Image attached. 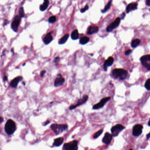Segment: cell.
<instances>
[{
	"instance_id": "4316f807",
	"label": "cell",
	"mask_w": 150,
	"mask_h": 150,
	"mask_svg": "<svg viewBox=\"0 0 150 150\" xmlns=\"http://www.w3.org/2000/svg\"><path fill=\"white\" fill-rule=\"evenodd\" d=\"M103 132V129H100L97 132L94 134L93 138L94 139H97L99 137V136L101 134H102Z\"/></svg>"
},
{
	"instance_id": "9a60e30c",
	"label": "cell",
	"mask_w": 150,
	"mask_h": 150,
	"mask_svg": "<svg viewBox=\"0 0 150 150\" xmlns=\"http://www.w3.org/2000/svg\"><path fill=\"white\" fill-rule=\"evenodd\" d=\"M23 78L21 76H19L14 78L10 82V86L12 88H16L18 83L22 80Z\"/></svg>"
},
{
	"instance_id": "ba28073f",
	"label": "cell",
	"mask_w": 150,
	"mask_h": 150,
	"mask_svg": "<svg viewBox=\"0 0 150 150\" xmlns=\"http://www.w3.org/2000/svg\"><path fill=\"white\" fill-rule=\"evenodd\" d=\"M88 97L87 95H84L81 98L78 99V102H77V104H76L72 105L70 106L69 107V109L70 110H74L78 106L84 104L85 103H86V102H87V101L88 99Z\"/></svg>"
},
{
	"instance_id": "d6a6232c",
	"label": "cell",
	"mask_w": 150,
	"mask_h": 150,
	"mask_svg": "<svg viewBox=\"0 0 150 150\" xmlns=\"http://www.w3.org/2000/svg\"><path fill=\"white\" fill-rule=\"evenodd\" d=\"M46 70H44L43 71H42L41 73H40V76H41V77H43V76L44 75L46 74Z\"/></svg>"
},
{
	"instance_id": "484cf974",
	"label": "cell",
	"mask_w": 150,
	"mask_h": 150,
	"mask_svg": "<svg viewBox=\"0 0 150 150\" xmlns=\"http://www.w3.org/2000/svg\"><path fill=\"white\" fill-rule=\"evenodd\" d=\"M25 12H24V9L23 7H20L19 9V16L21 18L25 17Z\"/></svg>"
},
{
	"instance_id": "9c48e42d",
	"label": "cell",
	"mask_w": 150,
	"mask_h": 150,
	"mask_svg": "<svg viewBox=\"0 0 150 150\" xmlns=\"http://www.w3.org/2000/svg\"><path fill=\"white\" fill-rule=\"evenodd\" d=\"M143 126L140 124L135 125L133 129L132 134L134 137H139L142 134Z\"/></svg>"
},
{
	"instance_id": "1f68e13d",
	"label": "cell",
	"mask_w": 150,
	"mask_h": 150,
	"mask_svg": "<svg viewBox=\"0 0 150 150\" xmlns=\"http://www.w3.org/2000/svg\"><path fill=\"white\" fill-rule=\"evenodd\" d=\"M60 60V58L59 57H57L56 58H55L54 59V62H55V63H58L59 62V61Z\"/></svg>"
},
{
	"instance_id": "277c9868",
	"label": "cell",
	"mask_w": 150,
	"mask_h": 150,
	"mask_svg": "<svg viewBox=\"0 0 150 150\" xmlns=\"http://www.w3.org/2000/svg\"><path fill=\"white\" fill-rule=\"evenodd\" d=\"M125 128V127L121 124H117L115 126H113L111 129V132L113 137H117Z\"/></svg>"
},
{
	"instance_id": "2e32d148",
	"label": "cell",
	"mask_w": 150,
	"mask_h": 150,
	"mask_svg": "<svg viewBox=\"0 0 150 150\" xmlns=\"http://www.w3.org/2000/svg\"><path fill=\"white\" fill-rule=\"evenodd\" d=\"M53 40V37L51 35V33H48L43 39V42L46 45H48Z\"/></svg>"
},
{
	"instance_id": "74e56055",
	"label": "cell",
	"mask_w": 150,
	"mask_h": 150,
	"mask_svg": "<svg viewBox=\"0 0 150 150\" xmlns=\"http://www.w3.org/2000/svg\"><path fill=\"white\" fill-rule=\"evenodd\" d=\"M150 138V133H148L147 135V140H148Z\"/></svg>"
},
{
	"instance_id": "836d02e7",
	"label": "cell",
	"mask_w": 150,
	"mask_h": 150,
	"mask_svg": "<svg viewBox=\"0 0 150 150\" xmlns=\"http://www.w3.org/2000/svg\"><path fill=\"white\" fill-rule=\"evenodd\" d=\"M125 16H126V14L124 12H123V13L121 15V19H124V18L125 17Z\"/></svg>"
},
{
	"instance_id": "5b68a950",
	"label": "cell",
	"mask_w": 150,
	"mask_h": 150,
	"mask_svg": "<svg viewBox=\"0 0 150 150\" xmlns=\"http://www.w3.org/2000/svg\"><path fill=\"white\" fill-rule=\"evenodd\" d=\"M78 141L74 140L71 142L65 144L63 146V149L65 150H76L78 149Z\"/></svg>"
},
{
	"instance_id": "f1b7e54d",
	"label": "cell",
	"mask_w": 150,
	"mask_h": 150,
	"mask_svg": "<svg viewBox=\"0 0 150 150\" xmlns=\"http://www.w3.org/2000/svg\"><path fill=\"white\" fill-rule=\"evenodd\" d=\"M56 17L55 16H51L49 19H48V22L49 23H55V22L56 21Z\"/></svg>"
},
{
	"instance_id": "d590c367",
	"label": "cell",
	"mask_w": 150,
	"mask_h": 150,
	"mask_svg": "<svg viewBox=\"0 0 150 150\" xmlns=\"http://www.w3.org/2000/svg\"><path fill=\"white\" fill-rule=\"evenodd\" d=\"M8 23V20H7V19H6L5 20V22H4V26H6V25Z\"/></svg>"
},
{
	"instance_id": "44dd1931",
	"label": "cell",
	"mask_w": 150,
	"mask_h": 150,
	"mask_svg": "<svg viewBox=\"0 0 150 150\" xmlns=\"http://www.w3.org/2000/svg\"><path fill=\"white\" fill-rule=\"evenodd\" d=\"M71 37L74 40L78 39L79 38V34L77 29H75L74 31H73L71 35Z\"/></svg>"
},
{
	"instance_id": "cb8c5ba5",
	"label": "cell",
	"mask_w": 150,
	"mask_h": 150,
	"mask_svg": "<svg viewBox=\"0 0 150 150\" xmlns=\"http://www.w3.org/2000/svg\"><path fill=\"white\" fill-rule=\"evenodd\" d=\"M89 41V38L87 37H83L81 38L80 43L81 45H85L88 43Z\"/></svg>"
},
{
	"instance_id": "ac0fdd59",
	"label": "cell",
	"mask_w": 150,
	"mask_h": 150,
	"mask_svg": "<svg viewBox=\"0 0 150 150\" xmlns=\"http://www.w3.org/2000/svg\"><path fill=\"white\" fill-rule=\"evenodd\" d=\"M64 141V139L63 137H59L54 140L53 146L54 147H59L61 146Z\"/></svg>"
},
{
	"instance_id": "d6986e66",
	"label": "cell",
	"mask_w": 150,
	"mask_h": 150,
	"mask_svg": "<svg viewBox=\"0 0 150 150\" xmlns=\"http://www.w3.org/2000/svg\"><path fill=\"white\" fill-rule=\"evenodd\" d=\"M99 30V27L96 26H91L88 28L87 34L92 35L94 33H96Z\"/></svg>"
},
{
	"instance_id": "8fae6325",
	"label": "cell",
	"mask_w": 150,
	"mask_h": 150,
	"mask_svg": "<svg viewBox=\"0 0 150 150\" xmlns=\"http://www.w3.org/2000/svg\"><path fill=\"white\" fill-rule=\"evenodd\" d=\"M110 99V97H107L103 98V99L100 100V101L99 103L94 105V106H93V107H92L93 109L97 110V109H99L100 108H101L104 106L105 104L107 102H108Z\"/></svg>"
},
{
	"instance_id": "6da1fadb",
	"label": "cell",
	"mask_w": 150,
	"mask_h": 150,
	"mask_svg": "<svg viewBox=\"0 0 150 150\" xmlns=\"http://www.w3.org/2000/svg\"><path fill=\"white\" fill-rule=\"evenodd\" d=\"M128 75V72L126 70L123 69H115L112 71V75L114 78H119L121 80L126 79Z\"/></svg>"
},
{
	"instance_id": "8d00e7d4",
	"label": "cell",
	"mask_w": 150,
	"mask_h": 150,
	"mask_svg": "<svg viewBox=\"0 0 150 150\" xmlns=\"http://www.w3.org/2000/svg\"><path fill=\"white\" fill-rule=\"evenodd\" d=\"M4 121L3 118H2L1 117H0V123H1Z\"/></svg>"
},
{
	"instance_id": "7402d4cb",
	"label": "cell",
	"mask_w": 150,
	"mask_h": 150,
	"mask_svg": "<svg viewBox=\"0 0 150 150\" xmlns=\"http://www.w3.org/2000/svg\"><path fill=\"white\" fill-rule=\"evenodd\" d=\"M68 38H69V35L68 34L65 35L59 40V44L62 45V44H63L66 43L68 40Z\"/></svg>"
},
{
	"instance_id": "83f0119b",
	"label": "cell",
	"mask_w": 150,
	"mask_h": 150,
	"mask_svg": "<svg viewBox=\"0 0 150 150\" xmlns=\"http://www.w3.org/2000/svg\"><path fill=\"white\" fill-rule=\"evenodd\" d=\"M145 88L147 89L148 91H149L150 90V78H148L146 82L145 83L144 85Z\"/></svg>"
},
{
	"instance_id": "30bf717a",
	"label": "cell",
	"mask_w": 150,
	"mask_h": 150,
	"mask_svg": "<svg viewBox=\"0 0 150 150\" xmlns=\"http://www.w3.org/2000/svg\"><path fill=\"white\" fill-rule=\"evenodd\" d=\"M120 21H121L120 18L119 17L117 18L112 23H111L108 27H107V31L108 32H110L112 31L113 29L117 28L119 26V25L120 23Z\"/></svg>"
},
{
	"instance_id": "603a6c76",
	"label": "cell",
	"mask_w": 150,
	"mask_h": 150,
	"mask_svg": "<svg viewBox=\"0 0 150 150\" xmlns=\"http://www.w3.org/2000/svg\"><path fill=\"white\" fill-rule=\"evenodd\" d=\"M140 40L139 39H135L132 41L131 46L133 48H136L140 43Z\"/></svg>"
},
{
	"instance_id": "ffe728a7",
	"label": "cell",
	"mask_w": 150,
	"mask_h": 150,
	"mask_svg": "<svg viewBox=\"0 0 150 150\" xmlns=\"http://www.w3.org/2000/svg\"><path fill=\"white\" fill-rule=\"evenodd\" d=\"M49 5V1L48 0H44V2L40 6V9L41 11H45L48 8Z\"/></svg>"
},
{
	"instance_id": "f546056e",
	"label": "cell",
	"mask_w": 150,
	"mask_h": 150,
	"mask_svg": "<svg viewBox=\"0 0 150 150\" xmlns=\"http://www.w3.org/2000/svg\"><path fill=\"white\" fill-rule=\"evenodd\" d=\"M88 9V6L87 5L84 8H82V9H81V12H82V13H83V12H85L86 11H87Z\"/></svg>"
},
{
	"instance_id": "e0dca14e",
	"label": "cell",
	"mask_w": 150,
	"mask_h": 150,
	"mask_svg": "<svg viewBox=\"0 0 150 150\" xmlns=\"http://www.w3.org/2000/svg\"><path fill=\"white\" fill-rule=\"evenodd\" d=\"M138 5L137 3H131L127 6L126 8V11L127 13H129L130 12L136 10L137 8Z\"/></svg>"
},
{
	"instance_id": "5bb4252c",
	"label": "cell",
	"mask_w": 150,
	"mask_h": 150,
	"mask_svg": "<svg viewBox=\"0 0 150 150\" xmlns=\"http://www.w3.org/2000/svg\"><path fill=\"white\" fill-rule=\"evenodd\" d=\"M114 59L112 57H109L108 59L106 60L104 62V70L105 71H107V67H110L114 63Z\"/></svg>"
},
{
	"instance_id": "8992f818",
	"label": "cell",
	"mask_w": 150,
	"mask_h": 150,
	"mask_svg": "<svg viewBox=\"0 0 150 150\" xmlns=\"http://www.w3.org/2000/svg\"><path fill=\"white\" fill-rule=\"evenodd\" d=\"M21 20V18L19 15H17L15 17L12 23L11 28L15 32H17L18 31Z\"/></svg>"
},
{
	"instance_id": "ab89813d",
	"label": "cell",
	"mask_w": 150,
	"mask_h": 150,
	"mask_svg": "<svg viewBox=\"0 0 150 150\" xmlns=\"http://www.w3.org/2000/svg\"><path fill=\"white\" fill-rule=\"evenodd\" d=\"M150 120H149V121H148V126H150Z\"/></svg>"
},
{
	"instance_id": "d4e9b609",
	"label": "cell",
	"mask_w": 150,
	"mask_h": 150,
	"mask_svg": "<svg viewBox=\"0 0 150 150\" xmlns=\"http://www.w3.org/2000/svg\"><path fill=\"white\" fill-rule=\"evenodd\" d=\"M111 1H110L108 3H107V5L105 6L104 9L101 11L102 13H105V12H107L110 9V7L111 6Z\"/></svg>"
},
{
	"instance_id": "4dcf8cb0",
	"label": "cell",
	"mask_w": 150,
	"mask_h": 150,
	"mask_svg": "<svg viewBox=\"0 0 150 150\" xmlns=\"http://www.w3.org/2000/svg\"><path fill=\"white\" fill-rule=\"evenodd\" d=\"M132 52V50H130V49H129V50H127V51L125 52V55H126V56H129V55Z\"/></svg>"
},
{
	"instance_id": "7a4b0ae2",
	"label": "cell",
	"mask_w": 150,
	"mask_h": 150,
	"mask_svg": "<svg viewBox=\"0 0 150 150\" xmlns=\"http://www.w3.org/2000/svg\"><path fill=\"white\" fill-rule=\"evenodd\" d=\"M16 125L15 122L11 119L8 120L5 127V130L6 133L8 135L13 134L16 130Z\"/></svg>"
},
{
	"instance_id": "4fadbf2b",
	"label": "cell",
	"mask_w": 150,
	"mask_h": 150,
	"mask_svg": "<svg viewBox=\"0 0 150 150\" xmlns=\"http://www.w3.org/2000/svg\"><path fill=\"white\" fill-rule=\"evenodd\" d=\"M113 139V136L112 134H110L109 133H106L104 135V137L102 139L103 142L107 145H109Z\"/></svg>"
},
{
	"instance_id": "7c38bea8",
	"label": "cell",
	"mask_w": 150,
	"mask_h": 150,
	"mask_svg": "<svg viewBox=\"0 0 150 150\" xmlns=\"http://www.w3.org/2000/svg\"><path fill=\"white\" fill-rule=\"evenodd\" d=\"M65 82L64 78H63L62 75L61 74H59L57 76L55 82H54V86L55 87H59L60 86L63 85V84Z\"/></svg>"
},
{
	"instance_id": "f35d334b",
	"label": "cell",
	"mask_w": 150,
	"mask_h": 150,
	"mask_svg": "<svg viewBox=\"0 0 150 150\" xmlns=\"http://www.w3.org/2000/svg\"><path fill=\"white\" fill-rule=\"evenodd\" d=\"M7 77H6V76H5L4 77V78H3V80H4V81H6L7 80Z\"/></svg>"
},
{
	"instance_id": "52a82bcc",
	"label": "cell",
	"mask_w": 150,
	"mask_h": 150,
	"mask_svg": "<svg viewBox=\"0 0 150 150\" xmlns=\"http://www.w3.org/2000/svg\"><path fill=\"white\" fill-rule=\"evenodd\" d=\"M142 65L147 70H150V55H147L143 56L140 59Z\"/></svg>"
},
{
	"instance_id": "3957f363",
	"label": "cell",
	"mask_w": 150,
	"mask_h": 150,
	"mask_svg": "<svg viewBox=\"0 0 150 150\" xmlns=\"http://www.w3.org/2000/svg\"><path fill=\"white\" fill-rule=\"evenodd\" d=\"M51 128L55 134L57 135L66 131L68 129V126L64 124H54L51 125Z\"/></svg>"
},
{
	"instance_id": "e575fe53",
	"label": "cell",
	"mask_w": 150,
	"mask_h": 150,
	"mask_svg": "<svg viewBox=\"0 0 150 150\" xmlns=\"http://www.w3.org/2000/svg\"><path fill=\"white\" fill-rule=\"evenodd\" d=\"M150 0H147V1H146V5H147V6H150Z\"/></svg>"
}]
</instances>
